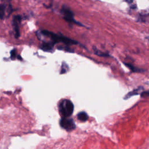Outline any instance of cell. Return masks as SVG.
<instances>
[{"label":"cell","instance_id":"obj_1","mask_svg":"<svg viewBox=\"0 0 149 149\" xmlns=\"http://www.w3.org/2000/svg\"><path fill=\"white\" fill-rule=\"evenodd\" d=\"M41 33L44 35L46 36L47 37H49V38H51V40H52V41L54 43L56 42H63L65 44L67 45H72V44H76L77 42L76 41H74L72 39H70L69 38H67L66 37L62 36H59L58 34H55L52 32H50L49 31L47 30H42L41 31Z\"/></svg>","mask_w":149,"mask_h":149},{"label":"cell","instance_id":"obj_2","mask_svg":"<svg viewBox=\"0 0 149 149\" xmlns=\"http://www.w3.org/2000/svg\"><path fill=\"white\" fill-rule=\"evenodd\" d=\"M74 106L71 101L65 99L59 104V111L62 117H69L73 113Z\"/></svg>","mask_w":149,"mask_h":149},{"label":"cell","instance_id":"obj_3","mask_svg":"<svg viewBox=\"0 0 149 149\" xmlns=\"http://www.w3.org/2000/svg\"><path fill=\"white\" fill-rule=\"evenodd\" d=\"M61 126L67 131H72L76 128V125L72 119L63 117L60 120Z\"/></svg>","mask_w":149,"mask_h":149},{"label":"cell","instance_id":"obj_4","mask_svg":"<svg viewBox=\"0 0 149 149\" xmlns=\"http://www.w3.org/2000/svg\"><path fill=\"white\" fill-rule=\"evenodd\" d=\"M62 12L63 15L64 19L66 20L67 22L69 23L78 24V23L73 18V12L70 10L68 8L63 6L62 9Z\"/></svg>","mask_w":149,"mask_h":149},{"label":"cell","instance_id":"obj_5","mask_svg":"<svg viewBox=\"0 0 149 149\" xmlns=\"http://www.w3.org/2000/svg\"><path fill=\"white\" fill-rule=\"evenodd\" d=\"M21 21V17L19 15H16L13 17V24L14 27V30L15 32V38H17L20 36V32H19V24L20 23Z\"/></svg>","mask_w":149,"mask_h":149},{"label":"cell","instance_id":"obj_6","mask_svg":"<svg viewBox=\"0 0 149 149\" xmlns=\"http://www.w3.org/2000/svg\"><path fill=\"white\" fill-rule=\"evenodd\" d=\"M54 42L52 41L51 42H43L41 45V48L45 51H50L54 45Z\"/></svg>","mask_w":149,"mask_h":149},{"label":"cell","instance_id":"obj_7","mask_svg":"<svg viewBox=\"0 0 149 149\" xmlns=\"http://www.w3.org/2000/svg\"><path fill=\"white\" fill-rule=\"evenodd\" d=\"M77 119L81 122L86 121L88 118L87 113H86L85 112H83V111L80 112L79 113H78L77 115Z\"/></svg>","mask_w":149,"mask_h":149},{"label":"cell","instance_id":"obj_8","mask_svg":"<svg viewBox=\"0 0 149 149\" xmlns=\"http://www.w3.org/2000/svg\"><path fill=\"white\" fill-rule=\"evenodd\" d=\"M142 88H143V87H138L137 88H136V89L133 90V91H132L129 92V93H127V94L126 95V96L125 97V99H127V98H129L133 96V95H135L139 94V91H140Z\"/></svg>","mask_w":149,"mask_h":149},{"label":"cell","instance_id":"obj_9","mask_svg":"<svg viewBox=\"0 0 149 149\" xmlns=\"http://www.w3.org/2000/svg\"><path fill=\"white\" fill-rule=\"evenodd\" d=\"M125 65L129 68L130 69L131 71L133 72H141V69H140L137 68H136L134 67L133 65H130V63H125Z\"/></svg>","mask_w":149,"mask_h":149},{"label":"cell","instance_id":"obj_10","mask_svg":"<svg viewBox=\"0 0 149 149\" xmlns=\"http://www.w3.org/2000/svg\"><path fill=\"white\" fill-rule=\"evenodd\" d=\"M94 53L98 55V56H105V57H108L109 56V55L108 54H107V53H105V52H103L98 49H97L96 48H94Z\"/></svg>","mask_w":149,"mask_h":149},{"label":"cell","instance_id":"obj_11","mask_svg":"<svg viewBox=\"0 0 149 149\" xmlns=\"http://www.w3.org/2000/svg\"><path fill=\"white\" fill-rule=\"evenodd\" d=\"M5 15V6L3 5H0V18L2 19Z\"/></svg>","mask_w":149,"mask_h":149},{"label":"cell","instance_id":"obj_12","mask_svg":"<svg viewBox=\"0 0 149 149\" xmlns=\"http://www.w3.org/2000/svg\"><path fill=\"white\" fill-rule=\"evenodd\" d=\"M16 57H17L16 50V49H14L12 50V51L10 52V58L12 59H15Z\"/></svg>","mask_w":149,"mask_h":149},{"label":"cell","instance_id":"obj_13","mask_svg":"<svg viewBox=\"0 0 149 149\" xmlns=\"http://www.w3.org/2000/svg\"><path fill=\"white\" fill-rule=\"evenodd\" d=\"M149 96V91H145L141 93V97L144 98Z\"/></svg>","mask_w":149,"mask_h":149}]
</instances>
